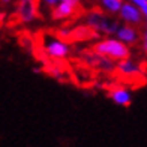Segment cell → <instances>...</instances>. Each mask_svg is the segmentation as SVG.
Here are the masks:
<instances>
[{
  "label": "cell",
  "instance_id": "3957f363",
  "mask_svg": "<svg viewBox=\"0 0 147 147\" xmlns=\"http://www.w3.org/2000/svg\"><path fill=\"white\" fill-rule=\"evenodd\" d=\"M42 51L45 53L50 59L62 60L65 57H68L69 54V44L60 39L56 35H45L42 38Z\"/></svg>",
  "mask_w": 147,
  "mask_h": 147
},
{
  "label": "cell",
  "instance_id": "5b68a950",
  "mask_svg": "<svg viewBox=\"0 0 147 147\" xmlns=\"http://www.w3.org/2000/svg\"><path fill=\"white\" fill-rule=\"evenodd\" d=\"M116 74L122 80H137L140 75H141L140 68L132 62L131 59H126V60H120V62H117Z\"/></svg>",
  "mask_w": 147,
  "mask_h": 147
},
{
  "label": "cell",
  "instance_id": "7c38bea8",
  "mask_svg": "<svg viewBox=\"0 0 147 147\" xmlns=\"http://www.w3.org/2000/svg\"><path fill=\"white\" fill-rule=\"evenodd\" d=\"M125 2L123 0H101L102 9L107 11L108 14H120Z\"/></svg>",
  "mask_w": 147,
  "mask_h": 147
},
{
  "label": "cell",
  "instance_id": "9c48e42d",
  "mask_svg": "<svg viewBox=\"0 0 147 147\" xmlns=\"http://www.w3.org/2000/svg\"><path fill=\"white\" fill-rule=\"evenodd\" d=\"M77 9H78L77 5H72V3H68V2H62L51 11V18L57 20V21H63V20H68L72 15H75Z\"/></svg>",
  "mask_w": 147,
  "mask_h": 147
},
{
  "label": "cell",
  "instance_id": "6da1fadb",
  "mask_svg": "<svg viewBox=\"0 0 147 147\" xmlns=\"http://www.w3.org/2000/svg\"><path fill=\"white\" fill-rule=\"evenodd\" d=\"M92 51L99 56L114 60V62L129 59V53H131L129 47L123 44L122 41H119L117 38H105L95 42V45L92 47Z\"/></svg>",
  "mask_w": 147,
  "mask_h": 147
},
{
  "label": "cell",
  "instance_id": "9a60e30c",
  "mask_svg": "<svg viewBox=\"0 0 147 147\" xmlns=\"http://www.w3.org/2000/svg\"><path fill=\"white\" fill-rule=\"evenodd\" d=\"M33 72H36V74H39V72H41V69H39V68H33Z\"/></svg>",
  "mask_w": 147,
  "mask_h": 147
},
{
  "label": "cell",
  "instance_id": "30bf717a",
  "mask_svg": "<svg viewBox=\"0 0 147 147\" xmlns=\"http://www.w3.org/2000/svg\"><path fill=\"white\" fill-rule=\"evenodd\" d=\"M116 38L119 39V41H122L123 44H126V45L129 47V45H134V44L138 42L140 35H138V32H137L135 27L125 24V26H120V29L116 33Z\"/></svg>",
  "mask_w": 147,
  "mask_h": 147
},
{
  "label": "cell",
  "instance_id": "277c9868",
  "mask_svg": "<svg viewBox=\"0 0 147 147\" xmlns=\"http://www.w3.org/2000/svg\"><path fill=\"white\" fill-rule=\"evenodd\" d=\"M15 12L20 23H32L38 17V0H18Z\"/></svg>",
  "mask_w": 147,
  "mask_h": 147
},
{
  "label": "cell",
  "instance_id": "2e32d148",
  "mask_svg": "<svg viewBox=\"0 0 147 147\" xmlns=\"http://www.w3.org/2000/svg\"><path fill=\"white\" fill-rule=\"evenodd\" d=\"M12 0H2V3H11Z\"/></svg>",
  "mask_w": 147,
  "mask_h": 147
},
{
  "label": "cell",
  "instance_id": "ba28073f",
  "mask_svg": "<svg viewBox=\"0 0 147 147\" xmlns=\"http://www.w3.org/2000/svg\"><path fill=\"white\" fill-rule=\"evenodd\" d=\"M108 98L113 99V102L120 107H129L132 102L131 92L125 86H113L108 90Z\"/></svg>",
  "mask_w": 147,
  "mask_h": 147
},
{
  "label": "cell",
  "instance_id": "8fae6325",
  "mask_svg": "<svg viewBox=\"0 0 147 147\" xmlns=\"http://www.w3.org/2000/svg\"><path fill=\"white\" fill-rule=\"evenodd\" d=\"M98 36H99L98 33L95 30H92L90 27H87V26H78V27L69 30L66 42L68 41H89V39L98 38Z\"/></svg>",
  "mask_w": 147,
  "mask_h": 147
},
{
  "label": "cell",
  "instance_id": "7a4b0ae2",
  "mask_svg": "<svg viewBox=\"0 0 147 147\" xmlns=\"http://www.w3.org/2000/svg\"><path fill=\"white\" fill-rule=\"evenodd\" d=\"M86 26L95 30L98 35L102 33L105 36L116 35L117 30L120 29V24L116 18L104 14L101 9H92L86 15Z\"/></svg>",
  "mask_w": 147,
  "mask_h": 147
},
{
  "label": "cell",
  "instance_id": "8992f818",
  "mask_svg": "<svg viewBox=\"0 0 147 147\" xmlns=\"http://www.w3.org/2000/svg\"><path fill=\"white\" fill-rule=\"evenodd\" d=\"M120 20L125 21L126 24H132V26H137V24H141L143 21V14L135 5H132L131 2H125L122 11L119 14Z\"/></svg>",
  "mask_w": 147,
  "mask_h": 147
},
{
  "label": "cell",
  "instance_id": "4fadbf2b",
  "mask_svg": "<svg viewBox=\"0 0 147 147\" xmlns=\"http://www.w3.org/2000/svg\"><path fill=\"white\" fill-rule=\"evenodd\" d=\"M128 2H131L132 5H135L137 8L141 11V14L146 18V23H147V0H128Z\"/></svg>",
  "mask_w": 147,
  "mask_h": 147
},
{
  "label": "cell",
  "instance_id": "5bb4252c",
  "mask_svg": "<svg viewBox=\"0 0 147 147\" xmlns=\"http://www.w3.org/2000/svg\"><path fill=\"white\" fill-rule=\"evenodd\" d=\"M41 3L44 5V6H47V8H50L51 11L56 8V6L59 5V3H62V0H41Z\"/></svg>",
  "mask_w": 147,
  "mask_h": 147
},
{
  "label": "cell",
  "instance_id": "52a82bcc",
  "mask_svg": "<svg viewBox=\"0 0 147 147\" xmlns=\"http://www.w3.org/2000/svg\"><path fill=\"white\" fill-rule=\"evenodd\" d=\"M87 63H90L92 66H95L96 69H101L102 72H116V63H114V60H111V59H107L104 56H99L96 54V53H93V51H89V54H87Z\"/></svg>",
  "mask_w": 147,
  "mask_h": 147
}]
</instances>
